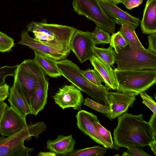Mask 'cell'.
Segmentation results:
<instances>
[{
	"label": "cell",
	"mask_w": 156,
	"mask_h": 156,
	"mask_svg": "<svg viewBox=\"0 0 156 156\" xmlns=\"http://www.w3.org/2000/svg\"><path fill=\"white\" fill-rule=\"evenodd\" d=\"M76 118L77 127L83 134L107 149H119V147L115 144L112 145L108 143L98 133L93 124L94 122L99 121L96 115L81 110L78 111Z\"/></svg>",
	"instance_id": "30bf717a"
},
{
	"label": "cell",
	"mask_w": 156,
	"mask_h": 156,
	"mask_svg": "<svg viewBox=\"0 0 156 156\" xmlns=\"http://www.w3.org/2000/svg\"><path fill=\"white\" fill-rule=\"evenodd\" d=\"M140 26L144 34L156 33V0H147Z\"/></svg>",
	"instance_id": "ffe728a7"
},
{
	"label": "cell",
	"mask_w": 156,
	"mask_h": 156,
	"mask_svg": "<svg viewBox=\"0 0 156 156\" xmlns=\"http://www.w3.org/2000/svg\"><path fill=\"white\" fill-rule=\"evenodd\" d=\"M121 25L119 31L129 46L140 49L145 48L138 38L135 30L125 24Z\"/></svg>",
	"instance_id": "7402d4cb"
},
{
	"label": "cell",
	"mask_w": 156,
	"mask_h": 156,
	"mask_svg": "<svg viewBox=\"0 0 156 156\" xmlns=\"http://www.w3.org/2000/svg\"><path fill=\"white\" fill-rule=\"evenodd\" d=\"M27 27L28 31L34 33L35 39L70 53V41L76 28L58 24L34 22L28 24Z\"/></svg>",
	"instance_id": "3957f363"
},
{
	"label": "cell",
	"mask_w": 156,
	"mask_h": 156,
	"mask_svg": "<svg viewBox=\"0 0 156 156\" xmlns=\"http://www.w3.org/2000/svg\"><path fill=\"white\" fill-rule=\"evenodd\" d=\"M82 73L86 78L93 83L99 86H102L104 80L99 74L94 69H88L82 70Z\"/></svg>",
	"instance_id": "f1b7e54d"
},
{
	"label": "cell",
	"mask_w": 156,
	"mask_h": 156,
	"mask_svg": "<svg viewBox=\"0 0 156 156\" xmlns=\"http://www.w3.org/2000/svg\"><path fill=\"white\" fill-rule=\"evenodd\" d=\"M108 98L110 111L105 116L111 120L126 112L136 99L133 94L119 91H109Z\"/></svg>",
	"instance_id": "7c38bea8"
},
{
	"label": "cell",
	"mask_w": 156,
	"mask_h": 156,
	"mask_svg": "<svg viewBox=\"0 0 156 156\" xmlns=\"http://www.w3.org/2000/svg\"><path fill=\"white\" fill-rule=\"evenodd\" d=\"M117 70L156 69V53L147 49L132 48L128 45L118 50H113Z\"/></svg>",
	"instance_id": "5b68a950"
},
{
	"label": "cell",
	"mask_w": 156,
	"mask_h": 156,
	"mask_svg": "<svg viewBox=\"0 0 156 156\" xmlns=\"http://www.w3.org/2000/svg\"><path fill=\"white\" fill-rule=\"evenodd\" d=\"M140 94L143 99V103L148 107L153 113L156 114V104L152 98L147 94L145 91L140 93Z\"/></svg>",
	"instance_id": "1f68e13d"
},
{
	"label": "cell",
	"mask_w": 156,
	"mask_h": 156,
	"mask_svg": "<svg viewBox=\"0 0 156 156\" xmlns=\"http://www.w3.org/2000/svg\"><path fill=\"white\" fill-rule=\"evenodd\" d=\"M34 51L35 54L34 59L45 73L53 78L61 76L56 64V60L38 51Z\"/></svg>",
	"instance_id": "44dd1931"
},
{
	"label": "cell",
	"mask_w": 156,
	"mask_h": 156,
	"mask_svg": "<svg viewBox=\"0 0 156 156\" xmlns=\"http://www.w3.org/2000/svg\"><path fill=\"white\" fill-rule=\"evenodd\" d=\"M14 45L13 39L0 31V52L3 53L9 51Z\"/></svg>",
	"instance_id": "4316f807"
},
{
	"label": "cell",
	"mask_w": 156,
	"mask_h": 156,
	"mask_svg": "<svg viewBox=\"0 0 156 156\" xmlns=\"http://www.w3.org/2000/svg\"><path fill=\"white\" fill-rule=\"evenodd\" d=\"M27 126L26 119L12 107L8 106L5 109L0 121V134L4 136H12Z\"/></svg>",
	"instance_id": "4fadbf2b"
},
{
	"label": "cell",
	"mask_w": 156,
	"mask_h": 156,
	"mask_svg": "<svg viewBox=\"0 0 156 156\" xmlns=\"http://www.w3.org/2000/svg\"><path fill=\"white\" fill-rule=\"evenodd\" d=\"M43 125L40 122L27 125L26 127L10 136L0 137V156H28L33 151V148L24 145L25 140L34 136L38 138L44 131Z\"/></svg>",
	"instance_id": "8992f818"
},
{
	"label": "cell",
	"mask_w": 156,
	"mask_h": 156,
	"mask_svg": "<svg viewBox=\"0 0 156 156\" xmlns=\"http://www.w3.org/2000/svg\"><path fill=\"white\" fill-rule=\"evenodd\" d=\"M143 114L125 112L118 117V124L113 131L115 144L119 147L136 146L144 148L156 141V135Z\"/></svg>",
	"instance_id": "6da1fadb"
},
{
	"label": "cell",
	"mask_w": 156,
	"mask_h": 156,
	"mask_svg": "<svg viewBox=\"0 0 156 156\" xmlns=\"http://www.w3.org/2000/svg\"><path fill=\"white\" fill-rule=\"evenodd\" d=\"M91 35L92 40L95 45L104 44L110 42L111 36L109 33L97 27L96 26L93 32H91Z\"/></svg>",
	"instance_id": "d4e9b609"
},
{
	"label": "cell",
	"mask_w": 156,
	"mask_h": 156,
	"mask_svg": "<svg viewBox=\"0 0 156 156\" xmlns=\"http://www.w3.org/2000/svg\"><path fill=\"white\" fill-rule=\"evenodd\" d=\"M8 106L4 101L0 102V121L5 109Z\"/></svg>",
	"instance_id": "74e56055"
},
{
	"label": "cell",
	"mask_w": 156,
	"mask_h": 156,
	"mask_svg": "<svg viewBox=\"0 0 156 156\" xmlns=\"http://www.w3.org/2000/svg\"><path fill=\"white\" fill-rule=\"evenodd\" d=\"M156 114L153 113L148 122L151 126L154 134L156 135Z\"/></svg>",
	"instance_id": "8d00e7d4"
},
{
	"label": "cell",
	"mask_w": 156,
	"mask_h": 156,
	"mask_svg": "<svg viewBox=\"0 0 156 156\" xmlns=\"http://www.w3.org/2000/svg\"><path fill=\"white\" fill-rule=\"evenodd\" d=\"M20 35L21 39L18 44L27 46L33 51L41 53L57 61L65 59L69 54L31 37L27 30H23Z\"/></svg>",
	"instance_id": "5bb4252c"
},
{
	"label": "cell",
	"mask_w": 156,
	"mask_h": 156,
	"mask_svg": "<svg viewBox=\"0 0 156 156\" xmlns=\"http://www.w3.org/2000/svg\"><path fill=\"white\" fill-rule=\"evenodd\" d=\"M147 37L149 42V47L147 49L156 53V33L150 34Z\"/></svg>",
	"instance_id": "e575fe53"
},
{
	"label": "cell",
	"mask_w": 156,
	"mask_h": 156,
	"mask_svg": "<svg viewBox=\"0 0 156 156\" xmlns=\"http://www.w3.org/2000/svg\"><path fill=\"white\" fill-rule=\"evenodd\" d=\"M76 141L71 134L64 136L58 135L55 140H48L47 147L50 151L58 156H66L74 149Z\"/></svg>",
	"instance_id": "d6986e66"
},
{
	"label": "cell",
	"mask_w": 156,
	"mask_h": 156,
	"mask_svg": "<svg viewBox=\"0 0 156 156\" xmlns=\"http://www.w3.org/2000/svg\"><path fill=\"white\" fill-rule=\"evenodd\" d=\"M72 5L74 11L93 21L96 27L109 33H114L116 23L105 13L99 0H73Z\"/></svg>",
	"instance_id": "ba28073f"
},
{
	"label": "cell",
	"mask_w": 156,
	"mask_h": 156,
	"mask_svg": "<svg viewBox=\"0 0 156 156\" xmlns=\"http://www.w3.org/2000/svg\"><path fill=\"white\" fill-rule=\"evenodd\" d=\"M95 69L101 76L105 85L114 90H117L118 84L114 70L109 65L101 58L93 55L89 60Z\"/></svg>",
	"instance_id": "ac0fdd59"
},
{
	"label": "cell",
	"mask_w": 156,
	"mask_h": 156,
	"mask_svg": "<svg viewBox=\"0 0 156 156\" xmlns=\"http://www.w3.org/2000/svg\"><path fill=\"white\" fill-rule=\"evenodd\" d=\"M107 152V148L99 146L83 149H74L66 156H103Z\"/></svg>",
	"instance_id": "603a6c76"
},
{
	"label": "cell",
	"mask_w": 156,
	"mask_h": 156,
	"mask_svg": "<svg viewBox=\"0 0 156 156\" xmlns=\"http://www.w3.org/2000/svg\"><path fill=\"white\" fill-rule=\"evenodd\" d=\"M117 91L132 93L136 96L156 83V69L119 70L114 69Z\"/></svg>",
	"instance_id": "277c9868"
},
{
	"label": "cell",
	"mask_w": 156,
	"mask_h": 156,
	"mask_svg": "<svg viewBox=\"0 0 156 156\" xmlns=\"http://www.w3.org/2000/svg\"><path fill=\"white\" fill-rule=\"evenodd\" d=\"M70 48L80 63L89 60L93 55L92 48L95 44L91 37V32L77 29L71 37Z\"/></svg>",
	"instance_id": "9c48e42d"
},
{
	"label": "cell",
	"mask_w": 156,
	"mask_h": 156,
	"mask_svg": "<svg viewBox=\"0 0 156 156\" xmlns=\"http://www.w3.org/2000/svg\"><path fill=\"white\" fill-rule=\"evenodd\" d=\"M19 64L13 66H5L0 67V86L5 84V79L9 76H14Z\"/></svg>",
	"instance_id": "f546056e"
},
{
	"label": "cell",
	"mask_w": 156,
	"mask_h": 156,
	"mask_svg": "<svg viewBox=\"0 0 156 156\" xmlns=\"http://www.w3.org/2000/svg\"><path fill=\"white\" fill-rule=\"evenodd\" d=\"M148 146L155 155H156V141H153Z\"/></svg>",
	"instance_id": "ab89813d"
},
{
	"label": "cell",
	"mask_w": 156,
	"mask_h": 156,
	"mask_svg": "<svg viewBox=\"0 0 156 156\" xmlns=\"http://www.w3.org/2000/svg\"><path fill=\"white\" fill-rule=\"evenodd\" d=\"M114 3L115 4H117L120 3H122L123 1L124 0H108Z\"/></svg>",
	"instance_id": "60d3db41"
},
{
	"label": "cell",
	"mask_w": 156,
	"mask_h": 156,
	"mask_svg": "<svg viewBox=\"0 0 156 156\" xmlns=\"http://www.w3.org/2000/svg\"><path fill=\"white\" fill-rule=\"evenodd\" d=\"M38 156H56L57 155L54 153L51 152H40L38 154Z\"/></svg>",
	"instance_id": "f35d334b"
},
{
	"label": "cell",
	"mask_w": 156,
	"mask_h": 156,
	"mask_svg": "<svg viewBox=\"0 0 156 156\" xmlns=\"http://www.w3.org/2000/svg\"><path fill=\"white\" fill-rule=\"evenodd\" d=\"M81 91L72 84L66 85L59 89L53 98L55 104L63 109L72 108L79 111L84 101Z\"/></svg>",
	"instance_id": "8fae6325"
},
{
	"label": "cell",
	"mask_w": 156,
	"mask_h": 156,
	"mask_svg": "<svg viewBox=\"0 0 156 156\" xmlns=\"http://www.w3.org/2000/svg\"><path fill=\"white\" fill-rule=\"evenodd\" d=\"M42 70L33 59L24 60L19 64L16 71L14 82L22 91L29 105L38 86L39 76Z\"/></svg>",
	"instance_id": "52a82bcc"
},
{
	"label": "cell",
	"mask_w": 156,
	"mask_h": 156,
	"mask_svg": "<svg viewBox=\"0 0 156 156\" xmlns=\"http://www.w3.org/2000/svg\"><path fill=\"white\" fill-rule=\"evenodd\" d=\"M9 89L8 100L10 106L25 119L27 115L32 114L30 105L23 92L14 82Z\"/></svg>",
	"instance_id": "e0dca14e"
},
{
	"label": "cell",
	"mask_w": 156,
	"mask_h": 156,
	"mask_svg": "<svg viewBox=\"0 0 156 156\" xmlns=\"http://www.w3.org/2000/svg\"><path fill=\"white\" fill-rule=\"evenodd\" d=\"M83 104L92 109L102 114L108 113L110 111L109 106L102 105L89 98L84 99Z\"/></svg>",
	"instance_id": "83f0119b"
},
{
	"label": "cell",
	"mask_w": 156,
	"mask_h": 156,
	"mask_svg": "<svg viewBox=\"0 0 156 156\" xmlns=\"http://www.w3.org/2000/svg\"><path fill=\"white\" fill-rule=\"evenodd\" d=\"M39 82L38 86L30 99V105L32 114L35 116L44 109L47 104L48 83L43 70L40 74Z\"/></svg>",
	"instance_id": "2e32d148"
},
{
	"label": "cell",
	"mask_w": 156,
	"mask_h": 156,
	"mask_svg": "<svg viewBox=\"0 0 156 156\" xmlns=\"http://www.w3.org/2000/svg\"><path fill=\"white\" fill-rule=\"evenodd\" d=\"M92 50L94 55L101 58L110 66H113L115 62V56L113 48L111 45L106 48L94 46Z\"/></svg>",
	"instance_id": "cb8c5ba5"
},
{
	"label": "cell",
	"mask_w": 156,
	"mask_h": 156,
	"mask_svg": "<svg viewBox=\"0 0 156 156\" xmlns=\"http://www.w3.org/2000/svg\"><path fill=\"white\" fill-rule=\"evenodd\" d=\"M93 124L98 133L105 140L112 145H115L109 131L102 126L99 121L94 122Z\"/></svg>",
	"instance_id": "4dcf8cb0"
},
{
	"label": "cell",
	"mask_w": 156,
	"mask_h": 156,
	"mask_svg": "<svg viewBox=\"0 0 156 156\" xmlns=\"http://www.w3.org/2000/svg\"><path fill=\"white\" fill-rule=\"evenodd\" d=\"M99 2L105 13L116 23L125 24L134 30L139 25L140 22L139 18L122 10L114 3L108 0H99Z\"/></svg>",
	"instance_id": "9a60e30c"
},
{
	"label": "cell",
	"mask_w": 156,
	"mask_h": 156,
	"mask_svg": "<svg viewBox=\"0 0 156 156\" xmlns=\"http://www.w3.org/2000/svg\"><path fill=\"white\" fill-rule=\"evenodd\" d=\"M10 87L6 83L0 86V102L4 101L9 96Z\"/></svg>",
	"instance_id": "836d02e7"
},
{
	"label": "cell",
	"mask_w": 156,
	"mask_h": 156,
	"mask_svg": "<svg viewBox=\"0 0 156 156\" xmlns=\"http://www.w3.org/2000/svg\"><path fill=\"white\" fill-rule=\"evenodd\" d=\"M140 147L132 146L127 148V151L123 153L122 156H151L145 152Z\"/></svg>",
	"instance_id": "d6a6232c"
},
{
	"label": "cell",
	"mask_w": 156,
	"mask_h": 156,
	"mask_svg": "<svg viewBox=\"0 0 156 156\" xmlns=\"http://www.w3.org/2000/svg\"><path fill=\"white\" fill-rule=\"evenodd\" d=\"M61 75L81 91L84 92L97 102L109 106V87L99 86L90 81L84 76L82 70L70 60L64 59L57 62Z\"/></svg>",
	"instance_id": "7a4b0ae2"
},
{
	"label": "cell",
	"mask_w": 156,
	"mask_h": 156,
	"mask_svg": "<svg viewBox=\"0 0 156 156\" xmlns=\"http://www.w3.org/2000/svg\"><path fill=\"white\" fill-rule=\"evenodd\" d=\"M143 0H124L122 3L126 7L130 10L138 7L142 3Z\"/></svg>",
	"instance_id": "d590c367"
},
{
	"label": "cell",
	"mask_w": 156,
	"mask_h": 156,
	"mask_svg": "<svg viewBox=\"0 0 156 156\" xmlns=\"http://www.w3.org/2000/svg\"><path fill=\"white\" fill-rule=\"evenodd\" d=\"M109 43L110 45L114 48V50L115 52L118 50L125 48L128 45L119 31L112 34Z\"/></svg>",
	"instance_id": "484cf974"
}]
</instances>
